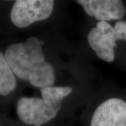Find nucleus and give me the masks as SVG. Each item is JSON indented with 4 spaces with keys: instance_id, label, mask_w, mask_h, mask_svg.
<instances>
[{
    "instance_id": "1",
    "label": "nucleus",
    "mask_w": 126,
    "mask_h": 126,
    "mask_svg": "<svg viewBox=\"0 0 126 126\" xmlns=\"http://www.w3.org/2000/svg\"><path fill=\"white\" fill-rule=\"evenodd\" d=\"M44 44L43 40L32 36L10 45L4 53L14 75L39 89L51 87L55 81L54 68L45 60Z\"/></svg>"
},
{
    "instance_id": "2",
    "label": "nucleus",
    "mask_w": 126,
    "mask_h": 126,
    "mask_svg": "<svg viewBox=\"0 0 126 126\" xmlns=\"http://www.w3.org/2000/svg\"><path fill=\"white\" fill-rule=\"evenodd\" d=\"M88 42L100 59L107 62L115 60L114 48L118 40L126 41V21H118L114 27L108 22L99 21L89 32Z\"/></svg>"
},
{
    "instance_id": "3",
    "label": "nucleus",
    "mask_w": 126,
    "mask_h": 126,
    "mask_svg": "<svg viewBox=\"0 0 126 126\" xmlns=\"http://www.w3.org/2000/svg\"><path fill=\"white\" fill-rule=\"evenodd\" d=\"M62 102H54L39 97H22L16 105L19 119L31 126H42L57 116L62 108Z\"/></svg>"
},
{
    "instance_id": "4",
    "label": "nucleus",
    "mask_w": 126,
    "mask_h": 126,
    "mask_svg": "<svg viewBox=\"0 0 126 126\" xmlns=\"http://www.w3.org/2000/svg\"><path fill=\"white\" fill-rule=\"evenodd\" d=\"M53 7L52 0H17L12 7L10 18L16 27L26 28L35 22L48 18Z\"/></svg>"
},
{
    "instance_id": "5",
    "label": "nucleus",
    "mask_w": 126,
    "mask_h": 126,
    "mask_svg": "<svg viewBox=\"0 0 126 126\" xmlns=\"http://www.w3.org/2000/svg\"><path fill=\"white\" fill-rule=\"evenodd\" d=\"M90 126H126V102L110 98L97 107Z\"/></svg>"
},
{
    "instance_id": "6",
    "label": "nucleus",
    "mask_w": 126,
    "mask_h": 126,
    "mask_svg": "<svg viewBox=\"0 0 126 126\" xmlns=\"http://www.w3.org/2000/svg\"><path fill=\"white\" fill-rule=\"evenodd\" d=\"M85 13L99 21L121 19L126 13V7L120 0H78Z\"/></svg>"
},
{
    "instance_id": "7",
    "label": "nucleus",
    "mask_w": 126,
    "mask_h": 126,
    "mask_svg": "<svg viewBox=\"0 0 126 126\" xmlns=\"http://www.w3.org/2000/svg\"><path fill=\"white\" fill-rule=\"evenodd\" d=\"M16 87V80L13 71L4 54L0 52V95L7 96Z\"/></svg>"
},
{
    "instance_id": "8",
    "label": "nucleus",
    "mask_w": 126,
    "mask_h": 126,
    "mask_svg": "<svg viewBox=\"0 0 126 126\" xmlns=\"http://www.w3.org/2000/svg\"><path fill=\"white\" fill-rule=\"evenodd\" d=\"M72 92L70 87H47L40 89V94L42 98L47 99L54 102H62L65 97H67Z\"/></svg>"
}]
</instances>
